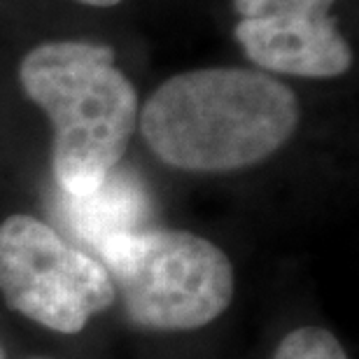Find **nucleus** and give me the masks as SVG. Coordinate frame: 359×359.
Returning a JSON list of instances; mask_svg holds the SVG:
<instances>
[{
	"mask_svg": "<svg viewBox=\"0 0 359 359\" xmlns=\"http://www.w3.org/2000/svg\"><path fill=\"white\" fill-rule=\"evenodd\" d=\"M299 117L297 93L248 68L180 73L138 112L149 149L189 173H229L269 159L294 135Z\"/></svg>",
	"mask_w": 359,
	"mask_h": 359,
	"instance_id": "obj_1",
	"label": "nucleus"
},
{
	"mask_svg": "<svg viewBox=\"0 0 359 359\" xmlns=\"http://www.w3.org/2000/svg\"><path fill=\"white\" fill-rule=\"evenodd\" d=\"M21 89L52 121V163L63 194H89L119 166L138 126V93L107 45L42 42L19 66Z\"/></svg>",
	"mask_w": 359,
	"mask_h": 359,
	"instance_id": "obj_2",
	"label": "nucleus"
},
{
	"mask_svg": "<svg viewBox=\"0 0 359 359\" xmlns=\"http://www.w3.org/2000/svg\"><path fill=\"white\" fill-rule=\"evenodd\" d=\"M135 327L191 332L231 306L233 266L212 241L189 231L140 229L114 236L96 252Z\"/></svg>",
	"mask_w": 359,
	"mask_h": 359,
	"instance_id": "obj_3",
	"label": "nucleus"
},
{
	"mask_svg": "<svg viewBox=\"0 0 359 359\" xmlns=\"http://www.w3.org/2000/svg\"><path fill=\"white\" fill-rule=\"evenodd\" d=\"M0 294L12 311L68 336L117 299L96 257L31 215H10L0 224Z\"/></svg>",
	"mask_w": 359,
	"mask_h": 359,
	"instance_id": "obj_4",
	"label": "nucleus"
},
{
	"mask_svg": "<svg viewBox=\"0 0 359 359\" xmlns=\"http://www.w3.org/2000/svg\"><path fill=\"white\" fill-rule=\"evenodd\" d=\"M336 0H233L236 40L264 73L329 80L353 66V52L329 14Z\"/></svg>",
	"mask_w": 359,
	"mask_h": 359,
	"instance_id": "obj_5",
	"label": "nucleus"
},
{
	"mask_svg": "<svg viewBox=\"0 0 359 359\" xmlns=\"http://www.w3.org/2000/svg\"><path fill=\"white\" fill-rule=\"evenodd\" d=\"M149 201L145 187L128 170L114 168L89 194H63L61 215L82 243L98 252L114 236L140 231Z\"/></svg>",
	"mask_w": 359,
	"mask_h": 359,
	"instance_id": "obj_6",
	"label": "nucleus"
},
{
	"mask_svg": "<svg viewBox=\"0 0 359 359\" xmlns=\"http://www.w3.org/2000/svg\"><path fill=\"white\" fill-rule=\"evenodd\" d=\"M273 359H350L332 332L322 327H299L280 341Z\"/></svg>",
	"mask_w": 359,
	"mask_h": 359,
	"instance_id": "obj_7",
	"label": "nucleus"
},
{
	"mask_svg": "<svg viewBox=\"0 0 359 359\" xmlns=\"http://www.w3.org/2000/svg\"><path fill=\"white\" fill-rule=\"evenodd\" d=\"M82 5H91V7H112V5H119L121 0H77Z\"/></svg>",
	"mask_w": 359,
	"mask_h": 359,
	"instance_id": "obj_8",
	"label": "nucleus"
},
{
	"mask_svg": "<svg viewBox=\"0 0 359 359\" xmlns=\"http://www.w3.org/2000/svg\"><path fill=\"white\" fill-rule=\"evenodd\" d=\"M35 359H45V357H35Z\"/></svg>",
	"mask_w": 359,
	"mask_h": 359,
	"instance_id": "obj_9",
	"label": "nucleus"
},
{
	"mask_svg": "<svg viewBox=\"0 0 359 359\" xmlns=\"http://www.w3.org/2000/svg\"><path fill=\"white\" fill-rule=\"evenodd\" d=\"M0 359H3V353H0Z\"/></svg>",
	"mask_w": 359,
	"mask_h": 359,
	"instance_id": "obj_10",
	"label": "nucleus"
}]
</instances>
